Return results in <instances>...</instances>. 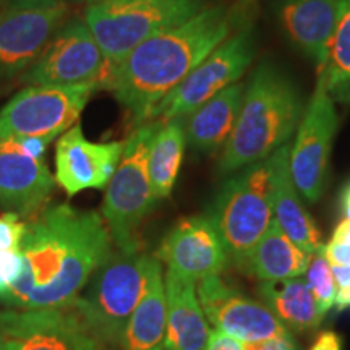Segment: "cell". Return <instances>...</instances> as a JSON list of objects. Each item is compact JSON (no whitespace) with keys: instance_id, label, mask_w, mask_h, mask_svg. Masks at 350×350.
Masks as SVG:
<instances>
[{"instance_id":"cell-1","label":"cell","mask_w":350,"mask_h":350,"mask_svg":"<svg viewBox=\"0 0 350 350\" xmlns=\"http://www.w3.org/2000/svg\"><path fill=\"white\" fill-rule=\"evenodd\" d=\"M107 224L96 211L47 206L26 222L25 271L3 304L15 310L62 308L75 301L113 255Z\"/></svg>"},{"instance_id":"cell-2","label":"cell","mask_w":350,"mask_h":350,"mask_svg":"<svg viewBox=\"0 0 350 350\" xmlns=\"http://www.w3.org/2000/svg\"><path fill=\"white\" fill-rule=\"evenodd\" d=\"M247 8L213 5L151 36L135 47L112 70L106 90L131 113L135 124H146L150 113L211 52L235 33Z\"/></svg>"},{"instance_id":"cell-3","label":"cell","mask_w":350,"mask_h":350,"mask_svg":"<svg viewBox=\"0 0 350 350\" xmlns=\"http://www.w3.org/2000/svg\"><path fill=\"white\" fill-rule=\"evenodd\" d=\"M299 86L281 68L262 62L245 85L243 103L217 169L222 175L273 156L291 142L304 117Z\"/></svg>"},{"instance_id":"cell-4","label":"cell","mask_w":350,"mask_h":350,"mask_svg":"<svg viewBox=\"0 0 350 350\" xmlns=\"http://www.w3.org/2000/svg\"><path fill=\"white\" fill-rule=\"evenodd\" d=\"M279 151L234 172L221 187L208 216L240 269L273 222L274 178Z\"/></svg>"},{"instance_id":"cell-5","label":"cell","mask_w":350,"mask_h":350,"mask_svg":"<svg viewBox=\"0 0 350 350\" xmlns=\"http://www.w3.org/2000/svg\"><path fill=\"white\" fill-rule=\"evenodd\" d=\"M203 0H96L83 20L113 67L154 34L196 15Z\"/></svg>"},{"instance_id":"cell-6","label":"cell","mask_w":350,"mask_h":350,"mask_svg":"<svg viewBox=\"0 0 350 350\" xmlns=\"http://www.w3.org/2000/svg\"><path fill=\"white\" fill-rule=\"evenodd\" d=\"M161 124L154 120L138 125L125 142L119 167L106 187L103 217L117 252L124 255L139 252V226L157 201L150 182L148 157Z\"/></svg>"},{"instance_id":"cell-7","label":"cell","mask_w":350,"mask_h":350,"mask_svg":"<svg viewBox=\"0 0 350 350\" xmlns=\"http://www.w3.org/2000/svg\"><path fill=\"white\" fill-rule=\"evenodd\" d=\"M152 256L144 253H113L91 278L90 287L73 306L96 338L113 349L122 345L126 325L142 300Z\"/></svg>"},{"instance_id":"cell-8","label":"cell","mask_w":350,"mask_h":350,"mask_svg":"<svg viewBox=\"0 0 350 350\" xmlns=\"http://www.w3.org/2000/svg\"><path fill=\"white\" fill-rule=\"evenodd\" d=\"M256 55V36L252 25H243L217 46L193 72L156 104L148 122L185 119L247 72Z\"/></svg>"},{"instance_id":"cell-9","label":"cell","mask_w":350,"mask_h":350,"mask_svg":"<svg viewBox=\"0 0 350 350\" xmlns=\"http://www.w3.org/2000/svg\"><path fill=\"white\" fill-rule=\"evenodd\" d=\"M113 65L109 62L83 18H68L41 57L21 75L34 86H73L93 83L107 88Z\"/></svg>"},{"instance_id":"cell-10","label":"cell","mask_w":350,"mask_h":350,"mask_svg":"<svg viewBox=\"0 0 350 350\" xmlns=\"http://www.w3.org/2000/svg\"><path fill=\"white\" fill-rule=\"evenodd\" d=\"M98 85L34 86L15 94L0 111V133L51 143L72 129Z\"/></svg>"},{"instance_id":"cell-11","label":"cell","mask_w":350,"mask_h":350,"mask_svg":"<svg viewBox=\"0 0 350 350\" xmlns=\"http://www.w3.org/2000/svg\"><path fill=\"white\" fill-rule=\"evenodd\" d=\"M338 124L336 103L327 93L325 78L318 73L314 93L305 107L288 152L291 177L301 198L308 203H317L325 193Z\"/></svg>"},{"instance_id":"cell-12","label":"cell","mask_w":350,"mask_h":350,"mask_svg":"<svg viewBox=\"0 0 350 350\" xmlns=\"http://www.w3.org/2000/svg\"><path fill=\"white\" fill-rule=\"evenodd\" d=\"M0 332L8 350H111L96 338L73 304L0 312Z\"/></svg>"},{"instance_id":"cell-13","label":"cell","mask_w":350,"mask_h":350,"mask_svg":"<svg viewBox=\"0 0 350 350\" xmlns=\"http://www.w3.org/2000/svg\"><path fill=\"white\" fill-rule=\"evenodd\" d=\"M46 139L0 133V208L20 217L47 203L55 178L47 169Z\"/></svg>"},{"instance_id":"cell-14","label":"cell","mask_w":350,"mask_h":350,"mask_svg":"<svg viewBox=\"0 0 350 350\" xmlns=\"http://www.w3.org/2000/svg\"><path fill=\"white\" fill-rule=\"evenodd\" d=\"M70 5H7L0 12V78L23 75L68 20Z\"/></svg>"},{"instance_id":"cell-15","label":"cell","mask_w":350,"mask_h":350,"mask_svg":"<svg viewBox=\"0 0 350 350\" xmlns=\"http://www.w3.org/2000/svg\"><path fill=\"white\" fill-rule=\"evenodd\" d=\"M196 294L204 317L216 329L232 338L243 342L292 338V332L278 321L269 308H266L261 301L243 295L239 288L222 281L219 274L200 279Z\"/></svg>"},{"instance_id":"cell-16","label":"cell","mask_w":350,"mask_h":350,"mask_svg":"<svg viewBox=\"0 0 350 350\" xmlns=\"http://www.w3.org/2000/svg\"><path fill=\"white\" fill-rule=\"evenodd\" d=\"M124 146V142H90L81 125H73L57 142L55 182L68 196L88 188L103 190L119 167Z\"/></svg>"},{"instance_id":"cell-17","label":"cell","mask_w":350,"mask_h":350,"mask_svg":"<svg viewBox=\"0 0 350 350\" xmlns=\"http://www.w3.org/2000/svg\"><path fill=\"white\" fill-rule=\"evenodd\" d=\"M156 258L164 261L167 269L193 281L221 274L230 261L208 214L180 219L164 237Z\"/></svg>"},{"instance_id":"cell-18","label":"cell","mask_w":350,"mask_h":350,"mask_svg":"<svg viewBox=\"0 0 350 350\" xmlns=\"http://www.w3.org/2000/svg\"><path fill=\"white\" fill-rule=\"evenodd\" d=\"M345 0H284L279 21L286 38L317 65L326 67Z\"/></svg>"},{"instance_id":"cell-19","label":"cell","mask_w":350,"mask_h":350,"mask_svg":"<svg viewBox=\"0 0 350 350\" xmlns=\"http://www.w3.org/2000/svg\"><path fill=\"white\" fill-rule=\"evenodd\" d=\"M164 286L167 301L164 350H206L211 331L196 294V281L167 269Z\"/></svg>"},{"instance_id":"cell-20","label":"cell","mask_w":350,"mask_h":350,"mask_svg":"<svg viewBox=\"0 0 350 350\" xmlns=\"http://www.w3.org/2000/svg\"><path fill=\"white\" fill-rule=\"evenodd\" d=\"M245 83H234L185 117L187 144L200 152L226 146L237 124L243 103Z\"/></svg>"},{"instance_id":"cell-21","label":"cell","mask_w":350,"mask_h":350,"mask_svg":"<svg viewBox=\"0 0 350 350\" xmlns=\"http://www.w3.org/2000/svg\"><path fill=\"white\" fill-rule=\"evenodd\" d=\"M288 152H291V144H286L279 150L274 178L273 216L284 234L297 247L308 255H313L325 247V242L312 214L306 211L301 203V195L292 180L291 169H288Z\"/></svg>"},{"instance_id":"cell-22","label":"cell","mask_w":350,"mask_h":350,"mask_svg":"<svg viewBox=\"0 0 350 350\" xmlns=\"http://www.w3.org/2000/svg\"><path fill=\"white\" fill-rule=\"evenodd\" d=\"M167 301L161 261L152 256L148 284L126 325L120 347L124 350H164Z\"/></svg>"},{"instance_id":"cell-23","label":"cell","mask_w":350,"mask_h":350,"mask_svg":"<svg viewBox=\"0 0 350 350\" xmlns=\"http://www.w3.org/2000/svg\"><path fill=\"white\" fill-rule=\"evenodd\" d=\"M261 304L291 332L318 329L325 314L319 312L313 292L304 278L262 281L258 287Z\"/></svg>"},{"instance_id":"cell-24","label":"cell","mask_w":350,"mask_h":350,"mask_svg":"<svg viewBox=\"0 0 350 350\" xmlns=\"http://www.w3.org/2000/svg\"><path fill=\"white\" fill-rule=\"evenodd\" d=\"M310 258L312 255L297 247L273 219L242 269L258 281L300 278L308 268Z\"/></svg>"},{"instance_id":"cell-25","label":"cell","mask_w":350,"mask_h":350,"mask_svg":"<svg viewBox=\"0 0 350 350\" xmlns=\"http://www.w3.org/2000/svg\"><path fill=\"white\" fill-rule=\"evenodd\" d=\"M185 144V119L163 122L152 138L148 157V172L152 193L157 201L167 198L172 193L183 161Z\"/></svg>"},{"instance_id":"cell-26","label":"cell","mask_w":350,"mask_h":350,"mask_svg":"<svg viewBox=\"0 0 350 350\" xmlns=\"http://www.w3.org/2000/svg\"><path fill=\"white\" fill-rule=\"evenodd\" d=\"M318 73L325 78L326 90L334 103L350 104V0L344 2L326 67Z\"/></svg>"},{"instance_id":"cell-27","label":"cell","mask_w":350,"mask_h":350,"mask_svg":"<svg viewBox=\"0 0 350 350\" xmlns=\"http://www.w3.org/2000/svg\"><path fill=\"white\" fill-rule=\"evenodd\" d=\"M304 275L310 291L313 292L319 312H321V314H326L336 304L338 288H336L329 261L325 256V247L319 252L313 253Z\"/></svg>"},{"instance_id":"cell-28","label":"cell","mask_w":350,"mask_h":350,"mask_svg":"<svg viewBox=\"0 0 350 350\" xmlns=\"http://www.w3.org/2000/svg\"><path fill=\"white\" fill-rule=\"evenodd\" d=\"M25 271V256L20 250H0V301L7 299Z\"/></svg>"},{"instance_id":"cell-29","label":"cell","mask_w":350,"mask_h":350,"mask_svg":"<svg viewBox=\"0 0 350 350\" xmlns=\"http://www.w3.org/2000/svg\"><path fill=\"white\" fill-rule=\"evenodd\" d=\"M26 222L15 213L0 214V250H20Z\"/></svg>"},{"instance_id":"cell-30","label":"cell","mask_w":350,"mask_h":350,"mask_svg":"<svg viewBox=\"0 0 350 350\" xmlns=\"http://www.w3.org/2000/svg\"><path fill=\"white\" fill-rule=\"evenodd\" d=\"M325 256L331 266H350V243L331 239L325 245Z\"/></svg>"},{"instance_id":"cell-31","label":"cell","mask_w":350,"mask_h":350,"mask_svg":"<svg viewBox=\"0 0 350 350\" xmlns=\"http://www.w3.org/2000/svg\"><path fill=\"white\" fill-rule=\"evenodd\" d=\"M245 350H301L300 345L292 338H273L245 342Z\"/></svg>"},{"instance_id":"cell-32","label":"cell","mask_w":350,"mask_h":350,"mask_svg":"<svg viewBox=\"0 0 350 350\" xmlns=\"http://www.w3.org/2000/svg\"><path fill=\"white\" fill-rule=\"evenodd\" d=\"M206 350H245V342L226 332L214 329L209 332Z\"/></svg>"},{"instance_id":"cell-33","label":"cell","mask_w":350,"mask_h":350,"mask_svg":"<svg viewBox=\"0 0 350 350\" xmlns=\"http://www.w3.org/2000/svg\"><path fill=\"white\" fill-rule=\"evenodd\" d=\"M310 350H342V339L334 331H323Z\"/></svg>"},{"instance_id":"cell-34","label":"cell","mask_w":350,"mask_h":350,"mask_svg":"<svg viewBox=\"0 0 350 350\" xmlns=\"http://www.w3.org/2000/svg\"><path fill=\"white\" fill-rule=\"evenodd\" d=\"M332 275L338 292H344L350 288V266H331Z\"/></svg>"},{"instance_id":"cell-35","label":"cell","mask_w":350,"mask_h":350,"mask_svg":"<svg viewBox=\"0 0 350 350\" xmlns=\"http://www.w3.org/2000/svg\"><path fill=\"white\" fill-rule=\"evenodd\" d=\"M83 0H7V5H47V3H78Z\"/></svg>"},{"instance_id":"cell-36","label":"cell","mask_w":350,"mask_h":350,"mask_svg":"<svg viewBox=\"0 0 350 350\" xmlns=\"http://www.w3.org/2000/svg\"><path fill=\"white\" fill-rule=\"evenodd\" d=\"M336 306H338V310H345L350 306V288L349 291H344V292H338L336 294Z\"/></svg>"},{"instance_id":"cell-37","label":"cell","mask_w":350,"mask_h":350,"mask_svg":"<svg viewBox=\"0 0 350 350\" xmlns=\"http://www.w3.org/2000/svg\"><path fill=\"white\" fill-rule=\"evenodd\" d=\"M340 208H342V213L345 219L350 221V185L342 191V196H340Z\"/></svg>"},{"instance_id":"cell-38","label":"cell","mask_w":350,"mask_h":350,"mask_svg":"<svg viewBox=\"0 0 350 350\" xmlns=\"http://www.w3.org/2000/svg\"><path fill=\"white\" fill-rule=\"evenodd\" d=\"M0 350H8L7 340H5V338H3L2 332H0Z\"/></svg>"}]
</instances>
